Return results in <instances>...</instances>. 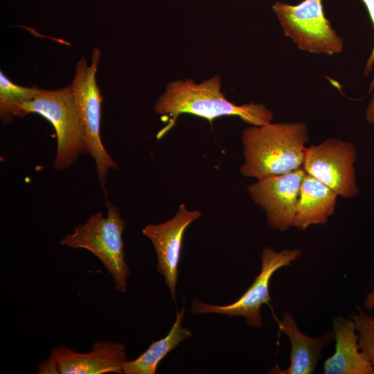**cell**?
Masks as SVG:
<instances>
[{"label": "cell", "instance_id": "obj_1", "mask_svg": "<svg viewBox=\"0 0 374 374\" xmlns=\"http://www.w3.org/2000/svg\"><path fill=\"white\" fill-rule=\"evenodd\" d=\"M308 130L303 122L251 125L242 133L244 177L257 180L290 172L303 166Z\"/></svg>", "mask_w": 374, "mask_h": 374}, {"label": "cell", "instance_id": "obj_2", "mask_svg": "<svg viewBox=\"0 0 374 374\" xmlns=\"http://www.w3.org/2000/svg\"><path fill=\"white\" fill-rule=\"evenodd\" d=\"M154 109L162 116L175 121L181 114H190L211 122L224 116H238L244 122L260 126L272 122V112L265 105L251 103L241 105L228 100L221 91V80L215 75L201 83L192 80L168 83Z\"/></svg>", "mask_w": 374, "mask_h": 374}, {"label": "cell", "instance_id": "obj_3", "mask_svg": "<svg viewBox=\"0 0 374 374\" xmlns=\"http://www.w3.org/2000/svg\"><path fill=\"white\" fill-rule=\"evenodd\" d=\"M105 205L106 216L101 211L91 215L86 222L74 226L73 232L65 235L60 242L93 253L112 277L114 288L123 293L130 275L122 238L126 222L116 205L109 200Z\"/></svg>", "mask_w": 374, "mask_h": 374}, {"label": "cell", "instance_id": "obj_4", "mask_svg": "<svg viewBox=\"0 0 374 374\" xmlns=\"http://www.w3.org/2000/svg\"><path fill=\"white\" fill-rule=\"evenodd\" d=\"M36 113L53 126L57 148L53 163L56 170H64L83 154H89L84 125L71 85L60 89H42L34 98L21 105V117Z\"/></svg>", "mask_w": 374, "mask_h": 374}, {"label": "cell", "instance_id": "obj_5", "mask_svg": "<svg viewBox=\"0 0 374 374\" xmlns=\"http://www.w3.org/2000/svg\"><path fill=\"white\" fill-rule=\"evenodd\" d=\"M272 8L285 35L301 51L329 55L342 51L344 39L326 17L323 0L296 5L277 1Z\"/></svg>", "mask_w": 374, "mask_h": 374}, {"label": "cell", "instance_id": "obj_6", "mask_svg": "<svg viewBox=\"0 0 374 374\" xmlns=\"http://www.w3.org/2000/svg\"><path fill=\"white\" fill-rule=\"evenodd\" d=\"M101 51L96 47L91 55V64L82 57L77 62L75 75L71 84L76 104L87 132L89 154L95 161L98 179L103 188L109 169H118L100 138V126L102 97L96 74Z\"/></svg>", "mask_w": 374, "mask_h": 374}, {"label": "cell", "instance_id": "obj_7", "mask_svg": "<svg viewBox=\"0 0 374 374\" xmlns=\"http://www.w3.org/2000/svg\"><path fill=\"white\" fill-rule=\"evenodd\" d=\"M301 254V249L276 251L271 247L264 248L260 257V272L237 301L229 305H217L193 299L190 312L193 314L215 313L231 317H243L249 326L260 328L262 323L260 308L264 304L270 305L269 282L273 274L281 267L290 266Z\"/></svg>", "mask_w": 374, "mask_h": 374}, {"label": "cell", "instance_id": "obj_8", "mask_svg": "<svg viewBox=\"0 0 374 374\" xmlns=\"http://www.w3.org/2000/svg\"><path fill=\"white\" fill-rule=\"evenodd\" d=\"M354 145L337 138L307 147L303 168L305 172L332 189L338 196L354 198L359 194Z\"/></svg>", "mask_w": 374, "mask_h": 374}, {"label": "cell", "instance_id": "obj_9", "mask_svg": "<svg viewBox=\"0 0 374 374\" xmlns=\"http://www.w3.org/2000/svg\"><path fill=\"white\" fill-rule=\"evenodd\" d=\"M127 360L125 345L121 342L96 341L87 353H78L60 344L39 363L37 373L123 374V366Z\"/></svg>", "mask_w": 374, "mask_h": 374}, {"label": "cell", "instance_id": "obj_10", "mask_svg": "<svg viewBox=\"0 0 374 374\" xmlns=\"http://www.w3.org/2000/svg\"><path fill=\"white\" fill-rule=\"evenodd\" d=\"M305 173L302 166L290 172L257 180L249 186L248 193L252 201L265 211L273 229L284 231L292 226Z\"/></svg>", "mask_w": 374, "mask_h": 374}, {"label": "cell", "instance_id": "obj_11", "mask_svg": "<svg viewBox=\"0 0 374 374\" xmlns=\"http://www.w3.org/2000/svg\"><path fill=\"white\" fill-rule=\"evenodd\" d=\"M201 215L199 210L190 211L181 204L172 218L160 224H150L142 230L154 246L157 270L163 276L174 301L184 234L187 227Z\"/></svg>", "mask_w": 374, "mask_h": 374}, {"label": "cell", "instance_id": "obj_12", "mask_svg": "<svg viewBox=\"0 0 374 374\" xmlns=\"http://www.w3.org/2000/svg\"><path fill=\"white\" fill-rule=\"evenodd\" d=\"M279 331L290 339V363L286 369L278 366L273 367L269 373L312 374L321 359L324 348L335 340L333 331H328L321 337L306 335L299 328L294 317L289 312L283 314L282 319H277Z\"/></svg>", "mask_w": 374, "mask_h": 374}, {"label": "cell", "instance_id": "obj_13", "mask_svg": "<svg viewBox=\"0 0 374 374\" xmlns=\"http://www.w3.org/2000/svg\"><path fill=\"white\" fill-rule=\"evenodd\" d=\"M335 340L333 355L325 360V374H374V365L361 350L354 321L337 316L332 320Z\"/></svg>", "mask_w": 374, "mask_h": 374}, {"label": "cell", "instance_id": "obj_14", "mask_svg": "<svg viewBox=\"0 0 374 374\" xmlns=\"http://www.w3.org/2000/svg\"><path fill=\"white\" fill-rule=\"evenodd\" d=\"M338 195L325 184L305 173L299 190L292 226L304 231L323 225L335 212Z\"/></svg>", "mask_w": 374, "mask_h": 374}, {"label": "cell", "instance_id": "obj_15", "mask_svg": "<svg viewBox=\"0 0 374 374\" xmlns=\"http://www.w3.org/2000/svg\"><path fill=\"white\" fill-rule=\"evenodd\" d=\"M185 308L177 312L175 321L168 334L152 342L136 359L127 360L123 366V374H154L159 362L182 341L190 337L192 332L181 323Z\"/></svg>", "mask_w": 374, "mask_h": 374}, {"label": "cell", "instance_id": "obj_16", "mask_svg": "<svg viewBox=\"0 0 374 374\" xmlns=\"http://www.w3.org/2000/svg\"><path fill=\"white\" fill-rule=\"evenodd\" d=\"M42 89L26 87L13 83L0 71V118L9 124L14 116L21 117V105L34 98Z\"/></svg>", "mask_w": 374, "mask_h": 374}, {"label": "cell", "instance_id": "obj_17", "mask_svg": "<svg viewBox=\"0 0 374 374\" xmlns=\"http://www.w3.org/2000/svg\"><path fill=\"white\" fill-rule=\"evenodd\" d=\"M350 318L354 321L359 336L361 350L374 365V318L357 307Z\"/></svg>", "mask_w": 374, "mask_h": 374}, {"label": "cell", "instance_id": "obj_18", "mask_svg": "<svg viewBox=\"0 0 374 374\" xmlns=\"http://www.w3.org/2000/svg\"><path fill=\"white\" fill-rule=\"evenodd\" d=\"M365 5L367 10L368 12L371 19L373 22L374 27V0H362ZM374 67V46L371 52L370 55L368 56L364 67V73L368 75ZM374 87V78L373 82L371 85V89H372Z\"/></svg>", "mask_w": 374, "mask_h": 374}, {"label": "cell", "instance_id": "obj_19", "mask_svg": "<svg viewBox=\"0 0 374 374\" xmlns=\"http://www.w3.org/2000/svg\"><path fill=\"white\" fill-rule=\"evenodd\" d=\"M365 117L368 123L374 125V92L366 107Z\"/></svg>", "mask_w": 374, "mask_h": 374}, {"label": "cell", "instance_id": "obj_20", "mask_svg": "<svg viewBox=\"0 0 374 374\" xmlns=\"http://www.w3.org/2000/svg\"><path fill=\"white\" fill-rule=\"evenodd\" d=\"M365 306L368 308H374V290H372L366 296Z\"/></svg>", "mask_w": 374, "mask_h": 374}]
</instances>
